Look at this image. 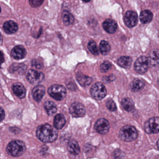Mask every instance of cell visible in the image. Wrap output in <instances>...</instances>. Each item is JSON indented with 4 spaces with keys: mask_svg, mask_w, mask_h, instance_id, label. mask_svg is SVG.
<instances>
[{
    "mask_svg": "<svg viewBox=\"0 0 159 159\" xmlns=\"http://www.w3.org/2000/svg\"><path fill=\"white\" fill-rule=\"evenodd\" d=\"M36 136L43 143H52L57 139L58 132L57 129L51 125L44 124L37 128Z\"/></svg>",
    "mask_w": 159,
    "mask_h": 159,
    "instance_id": "6da1fadb",
    "label": "cell"
},
{
    "mask_svg": "<svg viewBox=\"0 0 159 159\" xmlns=\"http://www.w3.org/2000/svg\"><path fill=\"white\" fill-rule=\"evenodd\" d=\"M26 150L25 144L19 140H14L9 143L7 151L8 155L13 157H19L21 156Z\"/></svg>",
    "mask_w": 159,
    "mask_h": 159,
    "instance_id": "7a4b0ae2",
    "label": "cell"
},
{
    "mask_svg": "<svg viewBox=\"0 0 159 159\" xmlns=\"http://www.w3.org/2000/svg\"><path fill=\"white\" fill-rule=\"evenodd\" d=\"M119 136L124 142H131L136 140L138 137V133L134 127L126 125L120 129Z\"/></svg>",
    "mask_w": 159,
    "mask_h": 159,
    "instance_id": "3957f363",
    "label": "cell"
},
{
    "mask_svg": "<svg viewBox=\"0 0 159 159\" xmlns=\"http://www.w3.org/2000/svg\"><path fill=\"white\" fill-rule=\"evenodd\" d=\"M48 92L49 95L57 101L62 100L65 98L66 95L65 87L58 84H55L50 86Z\"/></svg>",
    "mask_w": 159,
    "mask_h": 159,
    "instance_id": "277c9868",
    "label": "cell"
},
{
    "mask_svg": "<svg viewBox=\"0 0 159 159\" xmlns=\"http://www.w3.org/2000/svg\"><path fill=\"white\" fill-rule=\"evenodd\" d=\"M106 88L104 85L101 82H97L92 85L90 89V93L91 96L95 100H101L103 99L106 95Z\"/></svg>",
    "mask_w": 159,
    "mask_h": 159,
    "instance_id": "5b68a950",
    "label": "cell"
},
{
    "mask_svg": "<svg viewBox=\"0 0 159 159\" xmlns=\"http://www.w3.org/2000/svg\"><path fill=\"white\" fill-rule=\"evenodd\" d=\"M151 66L149 57L142 56L140 57L135 61L134 68L135 71L138 73L144 74Z\"/></svg>",
    "mask_w": 159,
    "mask_h": 159,
    "instance_id": "8992f818",
    "label": "cell"
},
{
    "mask_svg": "<svg viewBox=\"0 0 159 159\" xmlns=\"http://www.w3.org/2000/svg\"><path fill=\"white\" fill-rule=\"evenodd\" d=\"M145 131L147 134H158L159 132V118L154 117L147 120L144 125Z\"/></svg>",
    "mask_w": 159,
    "mask_h": 159,
    "instance_id": "52a82bcc",
    "label": "cell"
},
{
    "mask_svg": "<svg viewBox=\"0 0 159 159\" xmlns=\"http://www.w3.org/2000/svg\"><path fill=\"white\" fill-rule=\"evenodd\" d=\"M69 112L73 117H82L86 114V108L80 103H73L69 107Z\"/></svg>",
    "mask_w": 159,
    "mask_h": 159,
    "instance_id": "ba28073f",
    "label": "cell"
},
{
    "mask_svg": "<svg viewBox=\"0 0 159 159\" xmlns=\"http://www.w3.org/2000/svg\"><path fill=\"white\" fill-rule=\"evenodd\" d=\"M26 78L31 84H37L43 81L44 78V75L35 70H30L27 73Z\"/></svg>",
    "mask_w": 159,
    "mask_h": 159,
    "instance_id": "9c48e42d",
    "label": "cell"
},
{
    "mask_svg": "<svg viewBox=\"0 0 159 159\" xmlns=\"http://www.w3.org/2000/svg\"><path fill=\"white\" fill-rule=\"evenodd\" d=\"M94 129L101 134H106L110 129L109 122L105 119H100L95 123Z\"/></svg>",
    "mask_w": 159,
    "mask_h": 159,
    "instance_id": "30bf717a",
    "label": "cell"
},
{
    "mask_svg": "<svg viewBox=\"0 0 159 159\" xmlns=\"http://www.w3.org/2000/svg\"><path fill=\"white\" fill-rule=\"evenodd\" d=\"M124 22L127 27L133 28L136 26L138 22V15L133 11H128L124 16Z\"/></svg>",
    "mask_w": 159,
    "mask_h": 159,
    "instance_id": "8fae6325",
    "label": "cell"
},
{
    "mask_svg": "<svg viewBox=\"0 0 159 159\" xmlns=\"http://www.w3.org/2000/svg\"><path fill=\"white\" fill-rule=\"evenodd\" d=\"M45 94V89L43 85H39L35 86L32 91V94L34 99L39 102L42 101Z\"/></svg>",
    "mask_w": 159,
    "mask_h": 159,
    "instance_id": "7c38bea8",
    "label": "cell"
},
{
    "mask_svg": "<svg viewBox=\"0 0 159 159\" xmlns=\"http://www.w3.org/2000/svg\"><path fill=\"white\" fill-rule=\"evenodd\" d=\"M26 49L21 45L15 47L11 51V56L15 59H22L26 57Z\"/></svg>",
    "mask_w": 159,
    "mask_h": 159,
    "instance_id": "4fadbf2b",
    "label": "cell"
},
{
    "mask_svg": "<svg viewBox=\"0 0 159 159\" xmlns=\"http://www.w3.org/2000/svg\"><path fill=\"white\" fill-rule=\"evenodd\" d=\"M103 27L105 30L108 33L114 34L117 30L118 25L115 20L109 19L103 22Z\"/></svg>",
    "mask_w": 159,
    "mask_h": 159,
    "instance_id": "5bb4252c",
    "label": "cell"
},
{
    "mask_svg": "<svg viewBox=\"0 0 159 159\" xmlns=\"http://www.w3.org/2000/svg\"><path fill=\"white\" fill-rule=\"evenodd\" d=\"M4 31L7 34H13L15 33L18 30L17 24L13 20L6 21L3 26Z\"/></svg>",
    "mask_w": 159,
    "mask_h": 159,
    "instance_id": "9a60e30c",
    "label": "cell"
},
{
    "mask_svg": "<svg viewBox=\"0 0 159 159\" xmlns=\"http://www.w3.org/2000/svg\"><path fill=\"white\" fill-rule=\"evenodd\" d=\"M12 88L13 92L18 98L22 99L25 97L26 93V89L22 84L19 82L14 83Z\"/></svg>",
    "mask_w": 159,
    "mask_h": 159,
    "instance_id": "2e32d148",
    "label": "cell"
},
{
    "mask_svg": "<svg viewBox=\"0 0 159 159\" xmlns=\"http://www.w3.org/2000/svg\"><path fill=\"white\" fill-rule=\"evenodd\" d=\"M67 150L72 155H78L80 152V148L77 141L75 139L70 140L67 145Z\"/></svg>",
    "mask_w": 159,
    "mask_h": 159,
    "instance_id": "e0dca14e",
    "label": "cell"
},
{
    "mask_svg": "<svg viewBox=\"0 0 159 159\" xmlns=\"http://www.w3.org/2000/svg\"><path fill=\"white\" fill-rule=\"evenodd\" d=\"M27 66L23 63H14L9 68V71L12 73H17L18 74L22 75L26 72Z\"/></svg>",
    "mask_w": 159,
    "mask_h": 159,
    "instance_id": "ac0fdd59",
    "label": "cell"
},
{
    "mask_svg": "<svg viewBox=\"0 0 159 159\" xmlns=\"http://www.w3.org/2000/svg\"><path fill=\"white\" fill-rule=\"evenodd\" d=\"M145 85V83L143 80L140 78H135L132 82L131 88L132 91L137 92L142 90L144 87Z\"/></svg>",
    "mask_w": 159,
    "mask_h": 159,
    "instance_id": "d6986e66",
    "label": "cell"
},
{
    "mask_svg": "<svg viewBox=\"0 0 159 159\" xmlns=\"http://www.w3.org/2000/svg\"><path fill=\"white\" fill-rule=\"evenodd\" d=\"M153 15L149 10H145L140 14V19L141 22L143 24H147L152 21Z\"/></svg>",
    "mask_w": 159,
    "mask_h": 159,
    "instance_id": "ffe728a7",
    "label": "cell"
},
{
    "mask_svg": "<svg viewBox=\"0 0 159 159\" xmlns=\"http://www.w3.org/2000/svg\"><path fill=\"white\" fill-rule=\"evenodd\" d=\"M66 123L65 117L62 114H59L55 116L54 119V125L57 129H61Z\"/></svg>",
    "mask_w": 159,
    "mask_h": 159,
    "instance_id": "44dd1931",
    "label": "cell"
},
{
    "mask_svg": "<svg viewBox=\"0 0 159 159\" xmlns=\"http://www.w3.org/2000/svg\"><path fill=\"white\" fill-rule=\"evenodd\" d=\"M77 80L82 87H87L91 84L92 79L91 77L84 75L82 73H78L76 76Z\"/></svg>",
    "mask_w": 159,
    "mask_h": 159,
    "instance_id": "7402d4cb",
    "label": "cell"
},
{
    "mask_svg": "<svg viewBox=\"0 0 159 159\" xmlns=\"http://www.w3.org/2000/svg\"><path fill=\"white\" fill-rule=\"evenodd\" d=\"M132 59L131 57L123 56L119 58L118 64L124 69H129L132 64Z\"/></svg>",
    "mask_w": 159,
    "mask_h": 159,
    "instance_id": "603a6c76",
    "label": "cell"
},
{
    "mask_svg": "<svg viewBox=\"0 0 159 159\" xmlns=\"http://www.w3.org/2000/svg\"><path fill=\"white\" fill-rule=\"evenodd\" d=\"M44 107L49 116H53L57 112V106L52 101H46L44 103Z\"/></svg>",
    "mask_w": 159,
    "mask_h": 159,
    "instance_id": "cb8c5ba5",
    "label": "cell"
},
{
    "mask_svg": "<svg viewBox=\"0 0 159 159\" xmlns=\"http://www.w3.org/2000/svg\"><path fill=\"white\" fill-rule=\"evenodd\" d=\"M62 17L63 23L66 26L72 25L74 21L73 16L68 11H63L62 13Z\"/></svg>",
    "mask_w": 159,
    "mask_h": 159,
    "instance_id": "d4e9b609",
    "label": "cell"
},
{
    "mask_svg": "<svg viewBox=\"0 0 159 159\" xmlns=\"http://www.w3.org/2000/svg\"><path fill=\"white\" fill-rule=\"evenodd\" d=\"M121 105L123 109L128 112L132 111L134 108V103L133 100L129 98L123 99L121 101Z\"/></svg>",
    "mask_w": 159,
    "mask_h": 159,
    "instance_id": "484cf974",
    "label": "cell"
},
{
    "mask_svg": "<svg viewBox=\"0 0 159 159\" xmlns=\"http://www.w3.org/2000/svg\"><path fill=\"white\" fill-rule=\"evenodd\" d=\"M110 49H111V46L108 42L104 40L101 42L100 44V50L101 53L103 55L105 56L108 55L110 52Z\"/></svg>",
    "mask_w": 159,
    "mask_h": 159,
    "instance_id": "4316f807",
    "label": "cell"
},
{
    "mask_svg": "<svg viewBox=\"0 0 159 159\" xmlns=\"http://www.w3.org/2000/svg\"><path fill=\"white\" fill-rule=\"evenodd\" d=\"M151 66L152 65H158L159 63V51L158 49L153 50L149 57Z\"/></svg>",
    "mask_w": 159,
    "mask_h": 159,
    "instance_id": "83f0119b",
    "label": "cell"
},
{
    "mask_svg": "<svg viewBox=\"0 0 159 159\" xmlns=\"http://www.w3.org/2000/svg\"><path fill=\"white\" fill-rule=\"evenodd\" d=\"M88 48L91 52L94 55H99V51L96 43L93 41H90L88 44Z\"/></svg>",
    "mask_w": 159,
    "mask_h": 159,
    "instance_id": "f1b7e54d",
    "label": "cell"
},
{
    "mask_svg": "<svg viewBox=\"0 0 159 159\" xmlns=\"http://www.w3.org/2000/svg\"><path fill=\"white\" fill-rule=\"evenodd\" d=\"M106 106L110 111L113 112L117 110L116 105L112 99H110L107 100L106 103Z\"/></svg>",
    "mask_w": 159,
    "mask_h": 159,
    "instance_id": "f546056e",
    "label": "cell"
},
{
    "mask_svg": "<svg viewBox=\"0 0 159 159\" xmlns=\"http://www.w3.org/2000/svg\"><path fill=\"white\" fill-rule=\"evenodd\" d=\"M31 66L37 69H41L44 67L43 62L38 59H35L31 61Z\"/></svg>",
    "mask_w": 159,
    "mask_h": 159,
    "instance_id": "4dcf8cb0",
    "label": "cell"
},
{
    "mask_svg": "<svg viewBox=\"0 0 159 159\" xmlns=\"http://www.w3.org/2000/svg\"><path fill=\"white\" fill-rule=\"evenodd\" d=\"M111 64L108 61H104L100 66V70L103 73L107 72L111 69Z\"/></svg>",
    "mask_w": 159,
    "mask_h": 159,
    "instance_id": "1f68e13d",
    "label": "cell"
},
{
    "mask_svg": "<svg viewBox=\"0 0 159 159\" xmlns=\"http://www.w3.org/2000/svg\"><path fill=\"white\" fill-rule=\"evenodd\" d=\"M44 0H29L30 5L32 7H37L41 6Z\"/></svg>",
    "mask_w": 159,
    "mask_h": 159,
    "instance_id": "d6a6232c",
    "label": "cell"
},
{
    "mask_svg": "<svg viewBox=\"0 0 159 159\" xmlns=\"http://www.w3.org/2000/svg\"><path fill=\"white\" fill-rule=\"evenodd\" d=\"M115 75H110L109 76H105L104 77H103V81L105 82V83H109V82H111V81H113L115 80Z\"/></svg>",
    "mask_w": 159,
    "mask_h": 159,
    "instance_id": "836d02e7",
    "label": "cell"
},
{
    "mask_svg": "<svg viewBox=\"0 0 159 159\" xmlns=\"http://www.w3.org/2000/svg\"><path fill=\"white\" fill-rule=\"evenodd\" d=\"M5 118V112L3 108L0 107V122L3 120Z\"/></svg>",
    "mask_w": 159,
    "mask_h": 159,
    "instance_id": "e575fe53",
    "label": "cell"
},
{
    "mask_svg": "<svg viewBox=\"0 0 159 159\" xmlns=\"http://www.w3.org/2000/svg\"><path fill=\"white\" fill-rule=\"evenodd\" d=\"M4 55L2 51H0V68H1L2 63L4 62Z\"/></svg>",
    "mask_w": 159,
    "mask_h": 159,
    "instance_id": "d590c367",
    "label": "cell"
},
{
    "mask_svg": "<svg viewBox=\"0 0 159 159\" xmlns=\"http://www.w3.org/2000/svg\"><path fill=\"white\" fill-rule=\"evenodd\" d=\"M2 34H1V33H0V45H1L2 44Z\"/></svg>",
    "mask_w": 159,
    "mask_h": 159,
    "instance_id": "8d00e7d4",
    "label": "cell"
},
{
    "mask_svg": "<svg viewBox=\"0 0 159 159\" xmlns=\"http://www.w3.org/2000/svg\"><path fill=\"white\" fill-rule=\"evenodd\" d=\"M83 2H90L91 0H82Z\"/></svg>",
    "mask_w": 159,
    "mask_h": 159,
    "instance_id": "74e56055",
    "label": "cell"
},
{
    "mask_svg": "<svg viewBox=\"0 0 159 159\" xmlns=\"http://www.w3.org/2000/svg\"><path fill=\"white\" fill-rule=\"evenodd\" d=\"M1 6H0V13H1Z\"/></svg>",
    "mask_w": 159,
    "mask_h": 159,
    "instance_id": "f35d334b",
    "label": "cell"
},
{
    "mask_svg": "<svg viewBox=\"0 0 159 159\" xmlns=\"http://www.w3.org/2000/svg\"><path fill=\"white\" fill-rule=\"evenodd\" d=\"M0 86H1V83H0Z\"/></svg>",
    "mask_w": 159,
    "mask_h": 159,
    "instance_id": "ab89813d",
    "label": "cell"
}]
</instances>
